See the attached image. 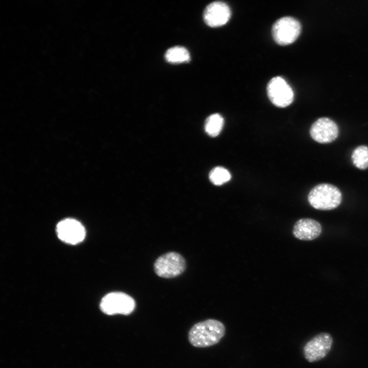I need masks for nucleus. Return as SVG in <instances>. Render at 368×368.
<instances>
[{
    "instance_id": "obj_1",
    "label": "nucleus",
    "mask_w": 368,
    "mask_h": 368,
    "mask_svg": "<svg viewBox=\"0 0 368 368\" xmlns=\"http://www.w3.org/2000/svg\"><path fill=\"white\" fill-rule=\"evenodd\" d=\"M225 333V328L221 322L209 319L195 324L189 332L188 338L194 347L205 348L218 343Z\"/></svg>"
},
{
    "instance_id": "obj_2",
    "label": "nucleus",
    "mask_w": 368,
    "mask_h": 368,
    "mask_svg": "<svg viewBox=\"0 0 368 368\" xmlns=\"http://www.w3.org/2000/svg\"><path fill=\"white\" fill-rule=\"evenodd\" d=\"M308 199L310 204L316 209L330 210L340 204L342 195L339 190L334 185L321 183L310 191Z\"/></svg>"
},
{
    "instance_id": "obj_3",
    "label": "nucleus",
    "mask_w": 368,
    "mask_h": 368,
    "mask_svg": "<svg viewBox=\"0 0 368 368\" xmlns=\"http://www.w3.org/2000/svg\"><path fill=\"white\" fill-rule=\"evenodd\" d=\"M100 307L107 315L131 314L135 308L134 299L124 292H113L107 294L102 299Z\"/></svg>"
},
{
    "instance_id": "obj_4",
    "label": "nucleus",
    "mask_w": 368,
    "mask_h": 368,
    "mask_svg": "<svg viewBox=\"0 0 368 368\" xmlns=\"http://www.w3.org/2000/svg\"><path fill=\"white\" fill-rule=\"evenodd\" d=\"M301 31L300 22L290 16L279 19L272 28V35L274 41L282 45L293 43L300 35Z\"/></svg>"
},
{
    "instance_id": "obj_5",
    "label": "nucleus",
    "mask_w": 368,
    "mask_h": 368,
    "mask_svg": "<svg viewBox=\"0 0 368 368\" xmlns=\"http://www.w3.org/2000/svg\"><path fill=\"white\" fill-rule=\"evenodd\" d=\"M186 268L184 258L179 254L170 252L160 256L155 262L154 269L157 275L172 278L181 274Z\"/></svg>"
},
{
    "instance_id": "obj_6",
    "label": "nucleus",
    "mask_w": 368,
    "mask_h": 368,
    "mask_svg": "<svg viewBox=\"0 0 368 368\" xmlns=\"http://www.w3.org/2000/svg\"><path fill=\"white\" fill-rule=\"evenodd\" d=\"M333 341L332 336L328 333L323 332L317 334L309 340L303 348L305 359L310 362L322 359L331 350Z\"/></svg>"
},
{
    "instance_id": "obj_7",
    "label": "nucleus",
    "mask_w": 368,
    "mask_h": 368,
    "mask_svg": "<svg viewBox=\"0 0 368 368\" xmlns=\"http://www.w3.org/2000/svg\"><path fill=\"white\" fill-rule=\"evenodd\" d=\"M267 93L270 101L279 107L289 105L294 99L292 88L281 77H273L269 81L267 86Z\"/></svg>"
},
{
    "instance_id": "obj_8",
    "label": "nucleus",
    "mask_w": 368,
    "mask_h": 368,
    "mask_svg": "<svg viewBox=\"0 0 368 368\" xmlns=\"http://www.w3.org/2000/svg\"><path fill=\"white\" fill-rule=\"evenodd\" d=\"M56 232L61 240L71 244L81 242L85 236L83 226L74 219H65L59 222L57 225Z\"/></svg>"
},
{
    "instance_id": "obj_9",
    "label": "nucleus",
    "mask_w": 368,
    "mask_h": 368,
    "mask_svg": "<svg viewBox=\"0 0 368 368\" xmlns=\"http://www.w3.org/2000/svg\"><path fill=\"white\" fill-rule=\"evenodd\" d=\"M311 137L319 143H329L334 141L338 135L337 124L328 118L317 119L311 125L310 130Z\"/></svg>"
},
{
    "instance_id": "obj_10",
    "label": "nucleus",
    "mask_w": 368,
    "mask_h": 368,
    "mask_svg": "<svg viewBox=\"0 0 368 368\" xmlns=\"http://www.w3.org/2000/svg\"><path fill=\"white\" fill-rule=\"evenodd\" d=\"M231 16V11L228 6L220 1L208 5L203 13L204 21L211 27H218L226 24Z\"/></svg>"
},
{
    "instance_id": "obj_11",
    "label": "nucleus",
    "mask_w": 368,
    "mask_h": 368,
    "mask_svg": "<svg viewBox=\"0 0 368 368\" xmlns=\"http://www.w3.org/2000/svg\"><path fill=\"white\" fill-rule=\"evenodd\" d=\"M321 226L316 220L310 218H303L294 224L293 233L294 236L301 240H312L319 236Z\"/></svg>"
},
{
    "instance_id": "obj_12",
    "label": "nucleus",
    "mask_w": 368,
    "mask_h": 368,
    "mask_svg": "<svg viewBox=\"0 0 368 368\" xmlns=\"http://www.w3.org/2000/svg\"><path fill=\"white\" fill-rule=\"evenodd\" d=\"M166 60L171 63H181L190 59L188 51L184 47L176 46L168 49L165 55Z\"/></svg>"
},
{
    "instance_id": "obj_13",
    "label": "nucleus",
    "mask_w": 368,
    "mask_h": 368,
    "mask_svg": "<svg viewBox=\"0 0 368 368\" xmlns=\"http://www.w3.org/2000/svg\"><path fill=\"white\" fill-rule=\"evenodd\" d=\"M224 124L223 117L218 113L210 115L206 119L204 129L206 133L212 136H217L221 132Z\"/></svg>"
},
{
    "instance_id": "obj_14",
    "label": "nucleus",
    "mask_w": 368,
    "mask_h": 368,
    "mask_svg": "<svg viewBox=\"0 0 368 368\" xmlns=\"http://www.w3.org/2000/svg\"><path fill=\"white\" fill-rule=\"evenodd\" d=\"M353 164L358 169L364 170L368 168V147L361 145L356 147L352 152Z\"/></svg>"
},
{
    "instance_id": "obj_15",
    "label": "nucleus",
    "mask_w": 368,
    "mask_h": 368,
    "mask_svg": "<svg viewBox=\"0 0 368 368\" xmlns=\"http://www.w3.org/2000/svg\"><path fill=\"white\" fill-rule=\"evenodd\" d=\"M231 178L229 172L222 167L213 169L209 174L210 181L215 185L220 186L228 181Z\"/></svg>"
}]
</instances>
